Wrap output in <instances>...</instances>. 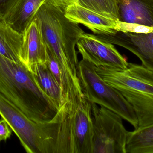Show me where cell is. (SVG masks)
Wrapping results in <instances>:
<instances>
[{
  "label": "cell",
  "mask_w": 153,
  "mask_h": 153,
  "mask_svg": "<svg viewBox=\"0 0 153 153\" xmlns=\"http://www.w3.org/2000/svg\"><path fill=\"white\" fill-rule=\"evenodd\" d=\"M76 4L105 17L119 20L117 0H76Z\"/></svg>",
  "instance_id": "18"
},
{
  "label": "cell",
  "mask_w": 153,
  "mask_h": 153,
  "mask_svg": "<svg viewBox=\"0 0 153 153\" xmlns=\"http://www.w3.org/2000/svg\"><path fill=\"white\" fill-rule=\"evenodd\" d=\"M126 153H153V125L128 132Z\"/></svg>",
  "instance_id": "17"
},
{
  "label": "cell",
  "mask_w": 153,
  "mask_h": 153,
  "mask_svg": "<svg viewBox=\"0 0 153 153\" xmlns=\"http://www.w3.org/2000/svg\"><path fill=\"white\" fill-rule=\"evenodd\" d=\"M65 10L45 3L34 18L38 22L47 48L58 62L64 80L63 97L81 90L77 75L76 46L85 33L65 16Z\"/></svg>",
  "instance_id": "1"
},
{
  "label": "cell",
  "mask_w": 153,
  "mask_h": 153,
  "mask_svg": "<svg viewBox=\"0 0 153 153\" xmlns=\"http://www.w3.org/2000/svg\"><path fill=\"white\" fill-rule=\"evenodd\" d=\"M77 48L82 59L96 66L126 69L128 63L114 45L96 35L84 33L77 42Z\"/></svg>",
  "instance_id": "8"
},
{
  "label": "cell",
  "mask_w": 153,
  "mask_h": 153,
  "mask_svg": "<svg viewBox=\"0 0 153 153\" xmlns=\"http://www.w3.org/2000/svg\"><path fill=\"white\" fill-rule=\"evenodd\" d=\"M119 20L153 27V0H117Z\"/></svg>",
  "instance_id": "12"
},
{
  "label": "cell",
  "mask_w": 153,
  "mask_h": 153,
  "mask_svg": "<svg viewBox=\"0 0 153 153\" xmlns=\"http://www.w3.org/2000/svg\"><path fill=\"white\" fill-rule=\"evenodd\" d=\"M91 105L92 153H126L128 132L123 125V119L104 107Z\"/></svg>",
  "instance_id": "6"
},
{
  "label": "cell",
  "mask_w": 153,
  "mask_h": 153,
  "mask_svg": "<svg viewBox=\"0 0 153 153\" xmlns=\"http://www.w3.org/2000/svg\"><path fill=\"white\" fill-rule=\"evenodd\" d=\"M47 51L48 60L46 63L47 66L50 72L61 87L62 92L64 88V80L60 65L48 49Z\"/></svg>",
  "instance_id": "20"
},
{
  "label": "cell",
  "mask_w": 153,
  "mask_h": 153,
  "mask_svg": "<svg viewBox=\"0 0 153 153\" xmlns=\"http://www.w3.org/2000/svg\"><path fill=\"white\" fill-rule=\"evenodd\" d=\"M98 74L117 90H132L153 96V72L143 65L128 63L126 69L96 66Z\"/></svg>",
  "instance_id": "7"
},
{
  "label": "cell",
  "mask_w": 153,
  "mask_h": 153,
  "mask_svg": "<svg viewBox=\"0 0 153 153\" xmlns=\"http://www.w3.org/2000/svg\"><path fill=\"white\" fill-rule=\"evenodd\" d=\"M22 42V34L0 20V54L14 62H21Z\"/></svg>",
  "instance_id": "15"
},
{
  "label": "cell",
  "mask_w": 153,
  "mask_h": 153,
  "mask_svg": "<svg viewBox=\"0 0 153 153\" xmlns=\"http://www.w3.org/2000/svg\"><path fill=\"white\" fill-rule=\"evenodd\" d=\"M118 90L131 104L134 111L138 124L137 129L153 125V95L132 90L120 89Z\"/></svg>",
  "instance_id": "14"
},
{
  "label": "cell",
  "mask_w": 153,
  "mask_h": 153,
  "mask_svg": "<svg viewBox=\"0 0 153 153\" xmlns=\"http://www.w3.org/2000/svg\"><path fill=\"white\" fill-rule=\"evenodd\" d=\"M76 0H46L45 1L47 3L50 4L65 10L67 7L76 4Z\"/></svg>",
  "instance_id": "23"
},
{
  "label": "cell",
  "mask_w": 153,
  "mask_h": 153,
  "mask_svg": "<svg viewBox=\"0 0 153 153\" xmlns=\"http://www.w3.org/2000/svg\"><path fill=\"white\" fill-rule=\"evenodd\" d=\"M116 30L117 32H129L137 34L153 33V27L136 23L117 20Z\"/></svg>",
  "instance_id": "19"
},
{
  "label": "cell",
  "mask_w": 153,
  "mask_h": 153,
  "mask_svg": "<svg viewBox=\"0 0 153 153\" xmlns=\"http://www.w3.org/2000/svg\"><path fill=\"white\" fill-rule=\"evenodd\" d=\"M30 71L33 73L41 90L60 109L63 104L62 89L50 72L46 63L35 65Z\"/></svg>",
  "instance_id": "16"
},
{
  "label": "cell",
  "mask_w": 153,
  "mask_h": 153,
  "mask_svg": "<svg viewBox=\"0 0 153 153\" xmlns=\"http://www.w3.org/2000/svg\"><path fill=\"white\" fill-rule=\"evenodd\" d=\"M65 16L71 21L82 24L97 35L117 33V20L108 18L75 4L66 8Z\"/></svg>",
  "instance_id": "11"
},
{
  "label": "cell",
  "mask_w": 153,
  "mask_h": 153,
  "mask_svg": "<svg viewBox=\"0 0 153 153\" xmlns=\"http://www.w3.org/2000/svg\"><path fill=\"white\" fill-rule=\"evenodd\" d=\"M45 1L46 0H18L3 21L22 35Z\"/></svg>",
  "instance_id": "13"
},
{
  "label": "cell",
  "mask_w": 153,
  "mask_h": 153,
  "mask_svg": "<svg viewBox=\"0 0 153 153\" xmlns=\"http://www.w3.org/2000/svg\"><path fill=\"white\" fill-rule=\"evenodd\" d=\"M12 129L5 119H0V142L6 141L10 138L12 134Z\"/></svg>",
  "instance_id": "22"
},
{
  "label": "cell",
  "mask_w": 153,
  "mask_h": 153,
  "mask_svg": "<svg viewBox=\"0 0 153 153\" xmlns=\"http://www.w3.org/2000/svg\"><path fill=\"white\" fill-rule=\"evenodd\" d=\"M18 0H0V20H4L10 12Z\"/></svg>",
  "instance_id": "21"
},
{
  "label": "cell",
  "mask_w": 153,
  "mask_h": 153,
  "mask_svg": "<svg viewBox=\"0 0 153 153\" xmlns=\"http://www.w3.org/2000/svg\"><path fill=\"white\" fill-rule=\"evenodd\" d=\"M77 75L84 97L91 103L119 115L137 129V119L131 104L116 88L108 84L95 70V66L83 59L78 63Z\"/></svg>",
  "instance_id": "4"
},
{
  "label": "cell",
  "mask_w": 153,
  "mask_h": 153,
  "mask_svg": "<svg viewBox=\"0 0 153 153\" xmlns=\"http://www.w3.org/2000/svg\"><path fill=\"white\" fill-rule=\"evenodd\" d=\"M103 40L116 44L135 55L142 65L153 72V33L137 34L117 32L112 35H97Z\"/></svg>",
  "instance_id": "9"
},
{
  "label": "cell",
  "mask_w": 153,
  "mask_h": 153,
  "mask_svg": "<svg viewBox=\"0 0 153 153\" xmlns=\"http://www.w3.org/2000/svg\"><path fill=\"white\" fill-rule=\"evenodd\" d=\"M0 116L27 153H60L59 139L63 119L61 110L51 121L37 123L0 94Z\"/></svg>",
  "instance_id": "3"
},
{
  "label": "cell",
  "mask_w": 153,
  "mask_h": 153,
  "mask_svg": "<svg viewBox=\"0 0 153 153\" xmlns=\"http://www.w3.org/2000/svg\"><path fill=\"white\" fill-rule=\"evenodd\" d=\"M64 106L62 134L67 153H92L93 120L91 103L84 96Z\"/></svg>",
  "instance_id": "5"
},
{
  "label": "cell",
  "mask_w": 153,
  "mask_h": 153,
  "mask_svg": "<svg viewBox=\"0 0 153 153\" xmlns=\"http://www.w3.org/2000/svg\"><path fill=\"white\" fill-rule=\"evenodd\" d=\"M22 36L21 62L29 70L35 65L46 63L47 48L36 18H34L26 28Z\"/></svg>",
  "instance_id": "10"
},
{
  "label": "cell",
  "mask_w": 153,
  "mask_h": 153,
  "mask_svg": "<svg viewBox=\"0 0 153 153\" xmlns=\"http://www.w3.org/2000/svg\"><path fill=\"white\" fill-rule=\"evenodd\" d=\"M0 94L37 123L51 121L58 114L59 108L41 90L33 73L21 62L1 54Z\"/></svg>",
  "instance_id": "2"
}]
</instances>
